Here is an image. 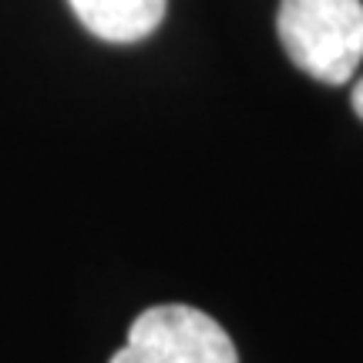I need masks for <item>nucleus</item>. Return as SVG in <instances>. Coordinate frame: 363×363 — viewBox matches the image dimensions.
<instances>
[{"label":"nucleus","mask_w":363,"mask_h":363,"mask_svg":"<svg viewBox=\"0 0 363 363\" xmlns=\"http://www.w3.org/2000/svg\"><path fill=\"white\" fill-rule=\"evenodd\" d=\"M289 61L323 84H347L363 61V0H279Z\"/></svg>","instance_id":"1"},{"label":"nucleus","mask_w":363,"mask_h":363,"mask_svg":"<svg viewBox=\"0 0 363 363\" xmlns=\"http://www.w3.org/2000/svg\"><path fill=\"white\" fill-rule=\"evenodd\" d=\"M111 363H239V353L208 313L165 303L128 326V340Z\"/></svg>","instance_id":"2"},{"label":"nucleus","mask_w":363,"mask_h":363,"mask_svg":"<svg viewBox=\"0 0 363 363\" xmlns=\"http://www.w3.org/2000/svg\"><path fill=\"white\" fill-rule=\"evenodd\" d=\"M84 30L108 44H135L155 34L169 0H67Z\"/></svg>","instance_id":"3"},{"label":"nucleus","mask_w":363,"mask_h":363,"mask_svg":"<svg viewBox=\"0 0 363 363\" xmlns=\"http://www.w3.org/2000/svg\"><path fill=\"white\" fill-rule=\"evenodd\" d=\"M350 104L353 111H357V118H363V78L353 84V94H350Z\"/></svg>","instance_id":"4"}]
</instances>
